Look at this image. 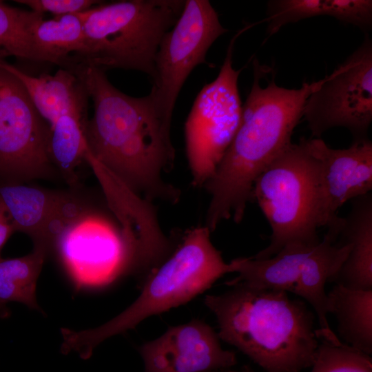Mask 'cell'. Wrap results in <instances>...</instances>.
Wrapping results in <instances>:
<instances>
[{"label":"cell","mask_w":372,"mask_h":372,"mask_svg":"<svg viewBox=\"0 0 372 372\" xmlns=\"http://www.w3.org/2000/svg\"><path fill=\"white\" fill-rule=\"evenodd\" d=\"M72 70L93 101L94 114L85 130L89 152L130 189L143 193L146 200L176 202L178 191L163 178L175 158L171 123L158 114L148 95L123 93L110 83L106 71L83 64Z\"/></svg>","instance_id":"cell-1"},{"label":"cell","mask_w":372,"mask_h":372,"mask_svg":"<svg viewBox=\"0 0 372 372\" xmlns=\"http://www.w3.org/2000/svg\"><path fill=\"white\" fill-rule=\"evenodd\" d=\"M254 81L242 105L240 125L214 173L205 184L211 196L205 226L211 231L223 220L243 218L258 176L291 145L309 96L323 79L298 89L260 85L261 65L254 62Z\"/></svg>","instance_id":"cell-2"},{"label":"cell","mask_w":372,"mask_h":372,"mask_svg":"<svg viewBox=\"0 0 372 372\" xmlns=\"http://www.w3.org/2000/svg\"><path fill=\"white\" fill-rule=\"evenodd\" d=\"M205 304L215 315L222 340L236 347L266 372H301L311 366L319 339L315 313L286 291L242 282Z\"/></svg>","instance_id":"cell-3"},{"label":"cell","mask_w":372,"mask_h":372,"mask_svg":"<svg viewBox=\"0 0 372 372\" xmlns=\"http://www.w3.org/2000/svg\"><path fill=\"white\" fill-rule=\"evenodd\" d=\"M210 232L205 226L189 231L174 253L154 270L138 298L113 319L92 329H61V353L74 352L87 360L105 340L134 328L147 318L189 302L231 273L230 264L213 245Z\"/></svg>","instance_id":"cell-4"},{"label":"cell","mask_w":372,"mask_h":372,"mask_svg":"<svg viewBox=\"0 0 372 372\" xmlns=\"http://www.w3.org/2000/svg\"><path fill=\"white\" fill-rule=\"evenodd\" d=\"M184 0H123L103 3L81 12L85 43L74 63L105 71H140L152 79L159 44L176 23Z\"/></svg>","instance_id":"cell-5"},{"label":"cell","mask_w":372,"mask_h":372,"mask_svg":"<svg viewBox=\"0 0 372 372\" xmlns=\"http://www.w3.org/2000/svg\"><path fill=\"white\" fill-rule=\"evenodd\" d=\"M271 229L269 245L253 258L265 259L283 248L311 247L317 233L316 171L307 138L281 153L256 179L251 192Z\"/></svg>","instance_id":"cell-6"},{"label":"cell","mask_w":372,"mask_h":372,"mask_svg":"<svg viewBox=\"0 0 372 372\" xmlns=\"http://www.w3.org/2000/svg\"><path fill=\"white\" fill-rule=\"evenodd\" d=\"M350 249L349 243L336 242L325 234L315 246L283 248L265 259L238 258L229 262L231 272L238 276L228 284L242 282L256 288L291 292L304 298L318 317V338L339 342L327 320L325 284L332 281Z\"/></svg>","instance_id":"cell-7"},{"label":"cell","mask_w":372,"mask_h":372,"mask_svg":"<svg viewBox=\"0 0 372 372\" xmlns=\"http://www.w3.org/2000/svg\"><path fill=\"white\" fill-rule=\"evenodd\" d=\"M231 39L217 77L198 94L185 125L186 154L193 183L205 185L223 159L240 125L242 104L238 80L242 70L233 68Z\"/></svg>","instance_id":"cell-8"},{"label":"cell","mask_w":372,"mask_h":372,"mask_svg":"<svg viewBox=\"0 0 372 372\" xmlns=\"http://www.w3.org/2000/svg\"><path fill=\"white\" fill-rule=\"evenodd\" d=\"M52 247L79 285L108 283L141 264L137 240L90 207L64 227Z\"/></svg>","instance_id":"cell-9"},{"label":"cell","mask_w":372,"mask_h":372,"mask_svg":"<svg viewBox=\"0 0 372 372\" xmlns=\"http://www.w3.org/2000/svg\"><path fill=\"white\" fill-rule=\"evenodd\" d=\"M226 32L209 1H185L179 18L159 44L148 94L166 121H172L176 99L188 76L197 65L207 63L208 50Z\"/></svg>","instance_id":"cell-10"},{"label":"cell","mask_w":372,"mask_h":372,"mask_svg":"<svg viewBox=\"0 0 372 372\" xmlns=\"http://www.w3.org/2000/svg\"><path fill=\"white\" fill-rule=\"evenodd\" d=\"M49 132L23 83L0 66V183L51 176Z\"/></svg>","instance_id":"cell-11"},{"label":"cell","mask_w":372,"mask_h":372,"mask_svg":"<svg viewBox=\"0 0 372 372\" xmlns=\"http://www.w3.org/2000/svg\"><path fill=\"white\" fill-rule=\"evenodd\" d=\"M302 117L313 136L343 127L354 141L368 138L372 121V45L362 44L308 98Z\"/></svg>","instance_id":"cell-12"},{"label":"cell","mask_w":372,"mask_h":372,"mask_svg":"<svg viewBox=\"0 0 372 372\" xmlns=\"http://www.w3.org/2000/svg\"><path fill=\"white\" fill-rule=\"evenodd\" d=\"M316 163V220L337 240L344 224L339 209L348 200L372 189V143L354 141L347 148L329 147L321 138H307Z\"/></svg>","instance_id":"cell-13"},{"label":"cell","mask_w":372,"mask_h":372,"mask_svg":"<svg viewBox=\"0 0 372 372\" xmlns=\"http://www.w3.org/2000/svg\"><path fill=\"white\" fill-rule=\"evenodd\" d=\"M218 334L194 320L172 327L145 343L140 353L145 372H223L236 364V354L222 348Z\"/></svg>","instance_id":"cell-14"},{"label":"cell","mask_w":372,"mask_h":372,"mask_svg":"<svg viewBox=\"0 0 372 372\" xmlns=\"http://www.w3.org/2000/svg\"><path fill=\"white\" fill-rule=\"evenodd\" d=\"M0 199L15 231L48 251L64 227L89 207L75 195L25 183H0Z\"/></svg>","instance_id":"cell-15"},{"label":"cell","mask_w":372,"mask_h":372,"mask_svg":"<svg viewBox=\"0 0 372 372\" xmlns=\"http://www.w3.org/2000/svg\"><path fill=\"white\" fill-rule=\"evenodd\" d=\"M339 237L349 253L331 282L357 290L372 289V194L354 198ZM338 237V238H339Z\"/></svg>","instance_id":"cell-16"},{"label":"cell","mask_w":372,"mask_h":372,"mask_svg":"<svg viewBox=\"0 0 372 372\" xmlns=\"http://www.w3.org/2000/svg\"><path fill=\"white\" fill-rule=\"evenodd\" d=\"M269 35L283 25L318 16H329L369 30L372 24L371 0H278L271 1L267 8Z\"/></svg>","instance_id":"cell-17"},{"label":"cell","mask_w":372,"mask_h":372,"mask_svg":"<svg viewBox=\"0 0 372 372\" xmlns=\"http://www.w3.org/2000/svg\"><path fill=\"white\" fill-rule=\"evenodd\" d=\"M328 313L336 318L340 335L351 347L372 353V289L335 285L327 293Z\"/></svg>","instance_id":"cell-18"},{"label":"cell","mask_w":372,"mask_h":372,"mask_svg":"<svg viewBox=\"0 0 372 372\" xmlns=\"http://www.w3.org/2000/svg\"><path fill=\"white\" fill-rule=\"evenodd\" d=\"M48 250L34 246L22 257L0 258V311L9 316L7 304L21 302L28 308L41 311L36 296L37 282Z\"/></svg>","instance_id":"cell-19"},{"label":"cell","mask_w":372,"mask_h":372,"mask_svg":"<svg viewBox=\"0 0 372 372\" xmlns=\"http://www.w3.org/2000/svg\"><path fill=\"white\" fill-rule=\"evenodd\" d=\"M34 39L51 63L70 70L75 65L71 56L80 52L85 43L81 12L42 20L34 30Z\"/></svg>","instance_id":"cell-20"},{"label":"cell","mask_w":372,"mask_h":372,"mask_svg":"<svg viewBox=\"0 0 372 372\" xmlns=\"http://www.w3.org/2000/svg\"><path fill=\"white\" fill-rule=\"evenodd\" d=\"M42 20V13L12 7L0 1V60L15 56L50 63L34 39V30Z\"/></svg>","instance_id":"cell-21"},{"label":"cell","mask_w":372,"mask_h":372,"mask_svg":"<svg viewBox=\"0 0 372 372\" xmlns=\"http://www.w3.org/2000/svg\"><path fill=\"white\" fill-rule=\"evenodd\" d=\"M319 345L311 372H372V359L341 341L333 342L318 338Z\"/></svg>","instance_id":"cell-22"},{"label":"cell","mask_w":372,"mask_h":372,"mask_svg":"<svg viewBox=\"0 0 372 372\" xmlns=\"http://www.w3.org/2000/svg\"><path fill=\"white\" fill-rule=\"evenodd\" d=\"M20 4L29 7L32 11L43 14L50 12L55 16L85 12L101 1L94 0H15Z\"/></svg>","instance_id":"cell-23"},{"label":"cell","mask_w":372,"mask_h":372,"mask_svg":"<svg viewBox=\"0 0 372 372\" xmlns=\"http://www.w3.org/2000/svg\"><path fill=\"white\" fill-rule=\"evenodd\" d=\"M16 232L11 222L0 223V258L1 251L11 235Z\"/></svg>","instance_id":"cell-24"},{"label":"cell","mask_w":372,"mask_h":372,"mask_svg":"<svg viewBox=\"0 0 372 372\" xmlns=\"http://www.w3.org/2000/svg\"><path fill=\"white\" fill-rule=\"evenodd\" d=\"M11 222L8 211L0 199V223Z\"/></svg>","instance_id":"cell-25"},{"label":"cell","mask_w":372,"mask_h":372,"mask_svg":"<svg viewBox=\"0 0 372 372\" xmlns=\"http://www.w3.org/2000/svg\"><path fill=\"white\" fill-rule=\"evenodd\" d=\"M223 372H251L249 369H244L243 371H233V370H231V369H228V370H226Z\"/></svg>","instance_id":"cell-26"},{"label":"cell","mask_w":372,"mask_h":372,"mask_svg":"<svg viewBox=\"0 0 372 372\" xmlns=\"http://www.w3.org/2000/svg\"><path fill=\"white\" fill-rule=\"evenodd\" d=\"M7 317L6 316L5 314H3L1 311H0V318H6Z\"/></svg>","instance_id":"cell-27"}]
</instances>
